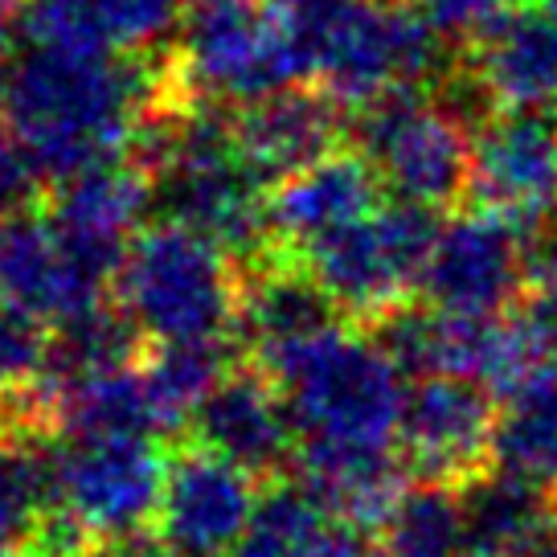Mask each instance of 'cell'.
<instances>
[{
	"label": "cell",
	"instance_id": "cell-14",
	"mask_svg": "<svg viewBox=\"0 0 557 557\" xmlns=\"http://www.w3.org/2000/svg\"><path fill=\"white\" fill-rule=\"evenodd\" d=\"M197 447L246 468L250 475L278 471L299 447L296 422L283 401V389L267 369H230L222 385L193 414Z\"/></svg>",
	"mask_w": 557,
	"mask_h": 557
},
{
	"label": "cell",
	"instance_id": "cell-4",
	"mask_svg": "<svg viewBox=\"0 0 557 557\" xmlns=\"http://www.w3.org/2000/svg\"><path fill=\"white\" fill-rule=\"evenodd\" d=\"M111 292L152 341L230 336L238 329L243 271L213 238L160 222L132 238Z\"/></svg>",
	"mask_w": 557,
	"mask_h": 557
},
{
	"label": "cell",
	"instance_id": "cell-17",
	"mask_svg": "<svg viewBox=\"0 0 557 557\" xmlns=\"http://www.w3.org/2000/svg\"><path fill=\"white\" fill-rule=\"evenodd\" d=\"M181 0H29L21 34L34 50L148 53L173 34Z\"/></svg>",
	"mask_w": 557,
	"mask_h": 557
},
{
	"label": "cell",
	"instance_id": "cell-7",
	"mask_svg": "<svg viewBox=\"0 0 557 557\" xmlns=\"http://www.w3.org/2000/svg\"><path fill=\"white\" fill-rule=\"evenodd\" d=\"M352 144L401 201L447 209L471 193V136L426 90H389L357 107Z\"/></svg>",
	"mask_w": 557,
	"mask_h": 557
},
{
	"label": "cell",
	"instance_id": "cell-9",
	"mask_svg": "<svg viewBox=\"0 0 557 557\" xmlns=\"http://www.w3.org/2000/svg\"><path fill=\"white\" fill-rule=\"evenodd\" d=\"M529 234L500 209L471 206L443 222L418 296L455 315H500L524 304Z\"/></svg>",
	"mask_w": 557,
	"mask_h": 557
},
{
	"label": "cell",
	"instance_id": "cell-34",
	"mask_svg": "<svg viewBox=\"0 0 557 557\" xmlns=\"http://www.w3.org/2000/svg\"><path fill=\"white\" fill-rule=\"evenodd\" d=\"M17 9H13V0H0V50L9 46V37H13V25H17Z\"/></svg>",
	"mask_w": 557,
	"mask_h": 557
},
{
	"label": "cell",
	"instance_id": "cell-39",
	"mask_svg": "<svg viewBox=\"0 0 557 557\" xmlns=\"http://www.w3.org/2000/svg\"><path fill=\"white\" fill-rule=\"evenodd\" d=\"M554 524H557V496H554Z\"/></svg>",
	"mask_w": 557,
	"mask_h": 557
},
{
	"label": "cell",
	"instance_id": "cell-30",
	"mask_svg": "<svg viewBox=\"0 0 557 557\" xmlns=\"http://www.w3.org/2000/svg\"><path fill=\"white\" fill-rule=\"evenodd\" d=\"M46 181L50 176L41 173L34 148L13 127V120H0V222L29 213V206L41 197Z\"/></svg>",
	"mask_w": 557,
	"mask_h": 557
},
{
	"label": "cell",
	"instance_id": "cell-21",
	"mask_svg": "<svg viewBox=\"0 0 557 557\" xmlns=\"http://www.w3.org/2000/svg\"><path fill=\"white\" fill-rule=\"evenodd\" d=\"M152 206H157L152 176L144 173L136 160L132 164L107 160V164L58 181L50 222L66 238L127 250L136 238V226Z\"/></svg>",
	"mask_w": 557,
	"mask_h": 557
},
{
	"label": "cell",
	"instance_id": "cell-8",
	"mask_svg": "<svg viewBox=\"0 0 557 557\" xmlns=\"http://www.w3.org/2000/svg\"><path fill=\"white\" fill-rule=\"evenodd\" d=\"M46 447L53 505L70 508L95 537L139 529L160 512L169 459L148 435L58 438Z\"/></svg>",
	"mask_w": 557,
	"mask_h": 557
},
{
	"label": "cell",
	"instance_id": "cell-28",
	"mask_svg": "<svg viewBox=\"0 0 557 557\" xmlns=\"http://www.w3.org/2000/svg\"><path fill=\"white\" fill-rule=\"evenodd\" d=\"M53 505L50 459L37 438H0V545H25Z\"/></svg>",
	"mask_w": 557,
	"mask_h": 557
},
{
	"label": "cell",
	"instance_id": "cell-19",
	"mask_svg": "<svg viewBox=\"0 0 557 557\" xmlns=\"http://www.w3.org/2000/svg\"><path fill=\"white\" fill-rule=\"evenodd\" d=\"M341 324H345L341 304L287 250H275V259L259 262V271H243V304L234 336L255 357H271L278 348L312 341Z\"/></svg>",
	"mask_w": 557,
	"mask_h": 557
},
{
	"label": "cell",
	"instance_id": "cell-33",
	"mask_svg": "<svg viewBox=\"0 0 557 557\" xmlns=\"http://www.w3.org/2000/svg\"><path fill=\"white\" fill-rule=\"evenodd\" d=\"M521 557H557V524H549V529H545V533H541V537L533 541Z\"/></svg>",
	"mask_w": 557,
	"mask_h": 557
},
{
	"label": "cell",
	"instance_id": "cell-3",
	"mask_svg": "<svg viewBox=\"0 0 557 557\" xmlns=\"http://www.w3.org/2000/svg\"><path fill=\"white\" fill-rule=\"evenodd\" d=\"M283 13L308 50L315 87L345 107H366L389 90H431L455 62L451 41L410 4L304 0Z\"/></svg>",
	"mask_w": 557,
	"mask_h": 557
},
{
	"label": "cell",
	"instance_id": "cell-31",
	"mask_svg": "<svg viewBox=\"0 0 557 557\" xmlns=\"http://www.w3.org/2000/svg\"><path fill=\"white\" fill-rule=\"evenodd\" d=\"M422 21H431L451 46L468 50L512 0H406Z\"/></svg>",
	"mask_w": 557,
	"mask_h": 557
},
{
	"label": "cell",
	"instance_id": "cell-6",
	"mask_svg": "<svg viewBox=\"0 0 557 557\" xmlns=\"http://www.w3.org/2000/svg\"><path fill=\"white\" fill-rule=\"evenodd\" d=\"M438 230V209L394 197L373 218L320 238L296 259L329 287L348 324L366 329L422 287Z\"/></svg>",
	"mask_w": 557,
	"mask_h": 557
},
{
	"label": "cell",
	"instance_id": "cell-1",
	"mask_svg": "<svg viewBox=\"0 0 557 557\" xmlns=\"http://www.w3.org/2000/svg\"><path fill=\"white\" fill-rule=\"evenodd\" d=\"M173 90L144 53L34 50L9 70L4 111L50 181L120 160L136 148L144 115Z\"/></svg>",
	"mask_w": 557,
	"mask_h": 557
},
{
	"label": "cell",
	"instance_id": "cell-27",
	"mask_svg": "<svg viewBox=\"0 0 557 557\" xmlns=\"http://www.w3.org/2000/svg\"><path fill=\"white\" fill-rule=\"evenodd\" d=\"M369 557H463L459 487L418 480L385 517Z\"/></svg>",
	"mask_w": 557,
	"mask_h": 557
},
{
	"label": "cell",
	"instance_id": "cell-15",
	"mask_svg": "<svg viewBox=\"0 0 557 557\" xmlns=\"http://www.w3.org/2000/svg\"><path fill=\"white\" fill-rule=\"evenodd\" d=\"M382 189V176L373 173V164L361 152H332L320 164L275 185L267 201L271 238L278 250L299 255L336 230L373 218L385 206Z\"/></svg>",
	"mask_w": 557,
	"mask_h": 557
},
{
	"label": "cell",
	"instance_id": "cell-22",
	"mask_svg": "<svg viewBox=\"0 0 557 557\" xmlns=\"http://www.w3.org/2000/svg\"><path fill=\"white\" fill-rule=\"evenodd\" d=\"M37 398L46 410V435L58 438H152L160 431L144 373L132 366L58 389L37 382Z\"/></svg>",
	"mask_w": 557,
	"mask_h": 557
},
{
	"label": "cell",
	"instance_id": "cell-11",
	"mask_svg": "<svg viewBox=\"0 0 557 557\" xmlns=\"http://www.w3.org/2000/svg\"><path fill=\"white\" fill-rule=\"evenodd\" d=\"M468 197L524 226L545 222L557 206V111L500 107L471 132Z\"/></svg>",
	"mask_w": 557,
	"mask_h": 557
},
{
	"label": "cell",
	"instance_id": "cell-10",
	"mask_svg": "<svg viewBox=\"0 0 557 557\" xmlns=\"http://www.w3.org/2000/svg\"><path fill=\"white\" fill-rule=\"evenodd\" d=\"M500 398L487 385L455 373L418 377L406 389L398 451L418 480L463 487L492 471Z\"/></svg>",
	"mask_w": 557,
	"mask_h": 557
},
{
	"label": "cell",
	"instance_id": "cell-38",
	"mask_svg": "<svg viewBox=\"0 0 557 557\" xmlns=\"http://www.w3.org/2000/svg\"><path fill=\"white\" fill-rule=\"evenodd\" d=\"M537 4H545V9H554L557 13V0H537Z\"/></svg>",
	"mask_w": 557,
	"mask_h": 557
},
{
	"label": "cell",
	"instance_id": "cell-2",
	"mask_svg": "<svg viewBox=\"0 0 557 557\" xmlns=\"http://www.w3.org/2000/svg\"><path fill=\"white\" fill-rule=\"evenodd\" d=\"M296 422L299 447H398L406 373L369 332L345 324L259 357Z\"/></svg>",
	"mask_w": 557,
	"mask_h": 557
},
{
	"label": "cell",
	"instance_id": "cell-16",
	"mask_svg": "<svg viewBox=\"0 0 557 557\" xmlns=\"http://www.w3.org/2000/svg\"><path fill=\"white\" fill-rule=\"evenodd\" d=\"M107 292L111 283L70 255L53 222L29 213L0 222V299L58 324L103 304Z\"/></svg>",
	"mask_w": 557,
	"mask_h": 557
},
{
	"label": "cell",
	"instance_id": "cell-5",
	"mask_svg": "<svg viewBox=\"0 0 557 557\" xmlns=\"http://www.w3.org/2000/svg\"><path fill=\"white\" fill-rule=\"evenodd\" d=\"M173 99L255 103L312 78L292 17L259 0H197L176 50Z\"/></svg>",
	"mask_w": 557,
	"mask_h": 557
},
{
	"label": "cell",
	"instance_id": "cell-29",
	"mask_svg": "<svg viewBox=\"0 0 557 557\" xmlns=\"http://www.w3.org/2000/svg\"><path fill=\"white\" fill-rule=\"evenodd\" d=\"M50 332L46 320L21 304L0 299V398L34 385L46 373Z\"/></svg>",
	"mask_w": 557,
	"mask_h": 557
},
{
	"label": "cell",
	"instance_id": "cell-20",
	"mask_svg": "<svg viewBox=\"0 0 557 557\" xmlns=\"http://www.w3.org/2000/svg\"><path fill=\"white\" fill-rule=\"evenodd\" d=\"M299 484L312 492L332 517L357 529H382L414 480L398 447H299Z\"/></svg>",
	"mask_w": 557,
	"mask_h": 557
},
{
	"label": "cell",
	"instance_id": "cell-35",
	"mask_svg": "<svg viewBox=\"0 0 557 557\" xmlns=\"http://www.w3.org/2000/svg\"><path fill=\"white\" fill-rule=\"evenodd\" d=\"M4 95H9V70L0 66V103H4Z\"/></svg>",
	"mask_w": 557,
	"mask_h": 557
},
{
	"label": "cell",
	"instance_id": "cell-13",
	"mask_svg": "<svg viewBox=\"0 0 557 557\" xmlns=\"http://www.w3.org/2000/svg\"><path fill=\"white\" fill-rule=\"evenodd\" d=\"M341 99L324 87H283L267 99H255L234 120V144L246 173L262 189L283 185L296 173L341 152L345 144V111Z\"/></svg>",
	"mask_w": 557,
	"mask_h": 557
},
{
	"label": "cell",
	"instance_id": "cell-18",
	"mask_svg": "<svg viewBox=\"0 0 557 557\" xmlns=\"http://www.w3.org/2000/svg\"><path fill=\"white\" fill-rule=\"evenodd\" d=\"M500 107L557 111V13L537 0H512L463 50Z\"/></svg>",
	"mask_w": 557,
	"mask_h": 557
},
{
	"label": "cell",
	"instance_id": "cell-23",
	"mask_svg": "<svg viewBox=\"0 0 557 557\" xmlns=\"http://www.w3.org/2000/svg\"><path fill=\"white\" fill-rule=\"evenodd\" d=\"M463 557H521L554 524V496L505 471H484L459 487Z\"/></svg>",
	"mask_w": 557,
	"mask_h": 557
},
{
	"label": "cell",
	"instance_id": "cell-36",
	"mask_svg": "<svg viewBox=\"0 0 557 557\" xmlns=\"http://www.w3.org/2000/svg\"><path fill=\"white\" fill-rule=\"evenodd\" d=\"M0 557H21V554H13V549H9V545H0Z\"/></svg>",
	"mask_w": 557,
	"mask_h": 557
},
{
	"label": "cell",
	"instance_id": "cell-24",
	"mask_svg": "<svg viewBox=\"0 0 557 557\" xmlns=\"http://www.w3.org/2000/svg\"><path fill=\"white\" fill-rule=\"evenodd\" d=\"M234 369V341L230 336H201V341H157L144 357V385L157 406L160 431L189 426L201 401L222 385Z\"/></svg>",
	"mask_w": 557,
	"mask_h": 557
},
{
	"label": "cell",
	"instance_id": "cell-26",
	"mask_svg": "<svg viewBox=\"0 0 557 557\" xmlns=\"http://www.w3.org/2000/svg\"><path fill=\"white\" fill-rule=\"evenodd\" d=\"M492 468L557 496V373L500 401Z\"/></svg>",
	"mask_w": 557,
	"mask_h": 557
},
{
	"label": "cell",
	"instance_id": "cell-32",
	"mask_svg": "<svg viewBox=\"0 0 557 557\" xmlns=\"http://www.w3.org/2000/svg\"><path fill=\"white\" fill-rule=\"evenodd\" d=\"M87 557H176V549L164 541L160 529H123V533H107L90 545Z\"/></svg>",
	"mask_w": 557,
	"mask_h": 557
},
{
	"label": "cell",
	"instance_id": "cell-25",
	"mask_svg": "<svg viewBox=\"0 0 557 557\" xmlns=\"http://www.w3.org/2000/svg\"><path fill=\"white\" fill-rule=\"evenodd\" d=\"M144 348V332L120 304H95L87 312L58 320L50 332V357H46V373L37 377L41 385H70L95 377V373H111V369H127Z\"/></svg>",
	"mask_w": 557,
	"mask_h": 557
},
{
	"label": "cell",
	"instance_id": "cell-37",
	"mask_svg": "<svg viewBox=\"0 0 557 557\" xmlns=\"http://www.w3.org/2000/svg\"><path fill=\"white\" fill-rule=\"evenodd\" d=\"M275 4H283V9H292V4H304V0H275Z\"/></svg>",
	"mask_w": 557,
	"mask_h": 557
},
{
	"label": "cell",
	"instance_id": "cell-12",
	"mask_svg": "<svg viewBox=\"0 0 557 557\" xmlns=\"http://www.w3.org/2000/svg\"><path fill=\"white\" fill-rule=\"evenodd\" d=\"M259 496L246 468L209 447H185L169 459L157 529L176 557H222L246 541Z\"/></svg>",
	"mask_w": 557,
	"mask_h": 557
}]
</instances>
